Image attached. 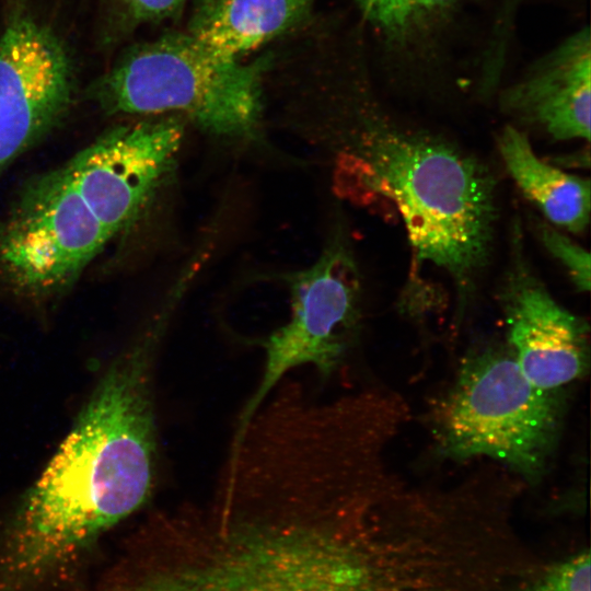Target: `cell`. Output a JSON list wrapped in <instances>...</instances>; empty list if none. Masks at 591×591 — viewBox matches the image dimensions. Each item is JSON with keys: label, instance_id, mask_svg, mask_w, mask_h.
<instances>
[{"label": "cell", "instance_id": "cell-1", "mask_svg": "<svg viewBox=\"0 0 591 591\" xmlns=\"http://www.w3.org/2000/svg\"><path fill=\"white\" fill-rule=\"evenodd\" d=\"M178 564L152 591H399L394 542L367 486L323 439L253 421L210 498L167 522Z\"/></svg>", "mask_w": 591, "mask_h": 591}, {"label": "cell", "instance_id": "cell-2", "mask_svg": "<svg viewBox=\"0 0 591 591\" xmlns=\"http://www.w3.org/2000/svg\"><path fill=\"white\" fill-rule=\"evenodd\" d=\"M171 309L109 363L24 493L0 552V591H25L151 498L159 468L154 369Z\"/></svg>", "mask_w": 591, "mask_h": 591}, {"label": "cell", "instance_id": "cell-3", "mask_svg": "<svg viewBox=\"0 0 591 591\" xmlns=\"http://www.w3.org/2000/svg\"><path fill=\"white\" fill-rule=\"evenodd\" d=\"M336 160L345 196L391 202L412 250L405 293L431 269L451 280L463 308L494 248L497 183L468 151L432 131L364 111Z\"/></svg>", "mask_w": 591, "mask_h": 591}, {"label": "cell", "instance_id": "cell-4", "mask_svg": "<svg viewBox=\"0 0 591 591\" xmlns=\"http://www.w3.org/2000/svg\"><path fill=\"white\" fill-rule=\"evenodd\" d=\"M264 63L227 57L184 32L125 54L93 88L109 114L175 115L232 141L258 140Z\"/></svg>", "mask_w": 591, "mask_h": 591}, {"label": "cell", "instance_id": "cell-5", "mask_svg": "<svg viewBox=\"0 0 591 591\" xmlns=\"http://www.w3.org/2000/svg\"><path fill=\"white\" fill-rule=\"evenodd\" d=\"M431 414L441 455L489 457L536 484L556 449L564 402L560 390L525 378L508 345H487L467 355Z\"/></svg>", "mask_w": 591, "mask_h": 591}, {"label": "cell", "instance_id": "cell-6", "mask_svg": "<svg viewBox=\"0 0 591 591\" xmlns=\"http://www.w3.org/2000/svg\"><path fill=\"white\" fill-rule=\"evenodd\" d=\"M287 282L289 318L260 341L265 352L262 375L240 410L232 442L290 371L311 366L321 378H329L357 334L360 276L344 237L336 236L311 266L290 274Z\"/></svg>", "mask_w": 591, "mask_h": 591}, {"label": "cell", "instance_id": "cell-7", "mask_svg": "<svg viewBox=\"0 0 591 591\" xmlns=\"http://www.w3.org/2000/svg\"><path fill=\"white\" fill-rule=\"evenodd\" d=\"M109 240L61 166L32 178L0 224V279L28 300L58 297Z\"/></svg>", "mask_w": 591, "mask_h": 591}, {"label": "cell", "instance_id": "cell-8", "mask_svg": "<svg viewBox=\"0 0 591 591\" xmlns=\"http://www.w3.org/2000/svg\"><path fill=\"white\" fill-rule=\"evenodd\" d=\"M183 118L157 115L115 126L63 167L109 237L127 232L175 169Z\"/></svg>", "mask_w": 591, "mask_h": 591}, {"label": "cell", "instance_id": "cell-9", "mask_svg": "<svg viewBox=\"0 0 591 591\" xmlns=\"http://www.w3.org/2000/svg\"><path fill=\"white\" fill-rule=\"evenodd\" d=\"M69 55L56 34L28 19L0 35V173L42 140L72 99Z\"/></svg>", "mask_w": 591, "mask_h": 591}, {"label": "cell", "instance_id": "cell-10", "mask_svg": "<svg viewBox=\"0 0 591 591\" xmlns=\"http://www.w3.org/2000/svg\"><path fill=\"white\" fill-rule=\"evenodd\" d=\"M512 245L499 293L508 347L532 384L561 390L588 371L589 326L559 304L533 273L523 255L519 229Z\"/></svg>", "mask_w": 591, "mask_h": 591}, {"label": "cell", "instance_id": "cell-11", "mask_svg": "<svg viewBox=\"0 0 591 591\" xmlns=\"http://www.w3.org/2000/svg\"><path fill=\"white\" fill-rule=\"evenodd\" d=\"M591 35L583 26L533 62L500 95L502 111L554 140H590Z\"/></svg>", "mask_w": 591, "mask_h": 591}, {"label": "cell", "instance_id": "cell-12", "mask_svg": "<svg viewBox=\"0 0 591 591\" xmlns=\"http://www.w3.org/2000/svg\"><path fill=\"white\" fill-rule=\"evenodd\" d=\"M317 0H195L186 32L217 53L242 59L299 26Z\"/></svg>", "mask_w": 591, "mask_h": 591}, {"label": "cell", "instance_id": "cell-13", "mask_svg": "<svg viewBox=\"0 0 591 591\" xmlns=\"http://www.w3.org/2000/svg\"><path fill=\"white\" fill-rule=\"evenodd\" d=\"M498 151L521 193L548 223L572 234L589 227L591 185L589 178L570 174L538 158L528 136L507 125L497 137Z\"/></svg>", "mask_w": 591, "mask_h": 591}, {"label": "cell", "instance_id": "cell-14", "mask_svg": "<svg viewBox=\"0 0 591 591\" xmlns=\"http://www.w3.org/2000/svg\"><path fill=\"white\" fill-rule=\"evenodd\" d=\"M390 50L426 55L466 0H354Z\"/></svg>", "mask_w": 591, "mask_h": 591}, {"label": "cell", "instance_id": "cell-15", "mask_svg": "<svg viewBox=\"0 0 591 591\" xmlns=\"http://www.w3.org/2000/svg\"><path fill=\"white\" fill-rule=\"evenodd\" d=\"M534 228L543 246L563 265L575 287L588 292L591 282L589 252L547 221L536 220Z\"/></svg>", "mask_w": 591, "mask_h": 591}, {"label": "cell", "instance_id": "cell-16", "mask_svg": "<svg viewBox=\"0 0 591 591\" xmlns=\"http://www.w3.org/2000/svg\"><path fill=\"white\" fill-rule=\"evenodd\" d=\"M589 551H580L541 570L528 581L525 591H590Z\"/></svg>", "mask_w": 591, "mask_h": 591}, {"label": "cell", "instance_id": "cell-17", "mask_svg": "<svg viewBox=\"0 0 591 591\" xmlns=\"http://www.w3.org/2000/svg\"><path fill=\"white\" fill-rule=\"evenodd\" d=\"M519 0H505V4L497 22V28L489 50V58L485 63L483 82L487 85H496L503 66L506 48L511 31L512 18Z\"/></svg>", "mask_w": 591, "mask_h": 591}, {"label": "cell", "instance_id": "cell-18", "mask_svg": "<svg viewBox=\"0 0 591 591\" xmlns=\"http://www.w3.org/2000/svg\"><path fill=\"white\" fill-rule=\"evenodd\" d=\"M134 23L161 22L177 16L186 0H123Z\"/></svg>", "mask_w": 591, "mask_h": 591}, {"label": "cell", "instance_id": "cell-19", "mask_svg": "<svg viewBox=\"0 0 591 591\" xmlns=\"http://www.w3.org/2000/svg\"><path fill=\"white\" fill-rule=\"evenodd\" d=\"M434 494H436V493H434ZM436 495H437V494H436ZM437 497L439 498L438 495H437ZM439 499H440V498H439ZM440 500H441V499H440ZM441 501H442V500H441ZM442 502H443V501H442ZM443 503H444V502H443ZM444 506H445V503H444ZM445 507H447V506H445ZM447 508H448V507H447ZM448 510H449V509H448ZM449 511H450V510H449ZM450 513H451V511H450ZM451 514H452V513H451ZM452 517H453V514H452ZM453 519H454V517H453ZM454 520H455V519H454ZM455 522H456V520H455ZM456 524H457V522H456ZM457 526H459V524H457ZM459 529H460V526H459ZM460 530H461V529H460ZM461 532H462V530H461ZM462 534H463V532H462ZM463 536H464V534H463ZM464 538H465V536H464ZM465 541H466V538H465ZM466 543H467V541H466ZM467 545H468V543H467ZM468 548H470V545H468ZM470 551H471V548H470ZM471 554H472V551H471ZM472 558H473V555H472ZM473 566H474V558H473ZM474 576H475V568H474ZM475 584H476V578H475ZM474 591H475V587H474Z\"/></svg>", "mask_w": 591, "mask_h": 591}, {"label": "cell", "instance_id": "cell-20", "mask_svg": "<svg viewBox=\"0 0 591 591\" xmlns=\"http://www.w3.org/2000/svg\"><path fill=\"white\" fill-rule=\"evenodd\" d=\"M119 591H139L138 587L136 584L127 587L125 589H121Z\"/></svg>", "mask_w": 591, "mask_h": 591}, {"label": "cell", "instance_id": "cell-21", "mask_svg": "<svg viewBox=\"0 0 591 591\" xmlns=\"http://www.w3.org/2000/svg\"><path fill=\"white\" fill-rule=\"evenodd\" d=\"M364 393H368V392H364ZM368 394H370V393H368ZM370 395H372V394H370ZM372 396H373V395H372ZM374 396H375V395H374ZM375 397H376V396H375ZM376 398L380 399V401H382L383 403H385L383 399H381V398H379V397H376ZM385 404H386L387 406H390L391 408H393V409L398 414V412H397L394 407H392V406L389 405L387 403H385ZM398 416H399V414H398ZM399 418H401V416H399ZM401 421H402V418H401Z\"/></svg>", "mask_w": 591, "mask_h": 591}]
</instances>
